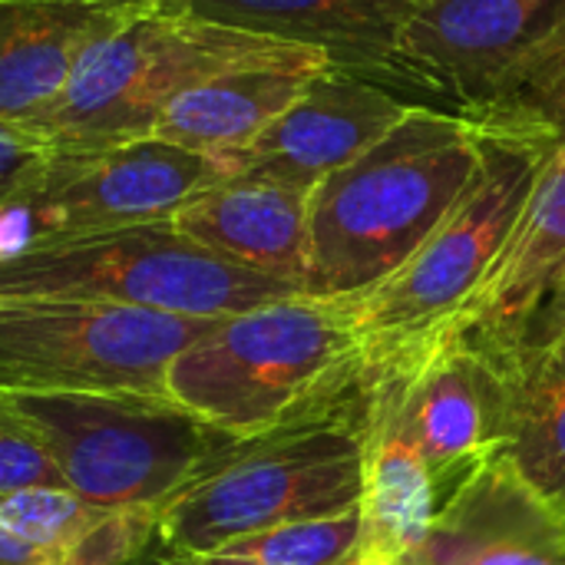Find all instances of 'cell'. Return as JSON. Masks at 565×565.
<instances>
[{
    "mask_svg": "<svg viewBox=\"0 0 565 565\" xmlns=\"http://www.w3.org/2000/svg\"><path fill=\"white\" fill-rule=\"evenodd\" d=\"M358 298L295 295L212 324L166 371V394L238 440L341 417L374 401Z\"/></svg>",
    "mask_w": 565,
    "mask_h": 565,
    "instance_id": "cell-1",
    "label": "cell"
},
{
    "mask_svg": "<svg viewBox=\"0 0 565 565\" xmlns=\"http://www.w3.org/2000/svg\"><path fill=\"white\" fill-rule=\"evenodd\" d=\"M480 162L470 116L414 103L381 142L308 192L305 295L358 298L391 278L463 199Z\"/></svg>",
    "mask_w": 565,
    "mask_h": 565,
    "instance_id": "cell-2",
    "label": "cell"
},
{
    "mask_svg": "<svg viewBox=\"0 0 565 565\" xmlns=\"http://www.w3.org/2000/svg\"><path fill=\"white\" fill-rule=\"evenodd\" d=\"M265 63H328V56L142 0L83 53L63 96L36 129L60 149L149 139L156 119L179 93Z\"/></svg>",
    "mask_w": 565,
    "mask_h": 565,
    "instance_id": "cell-3",
    "label": "cell"
},
{
    "mask_svg": "<svg viewBox=\"0 0 565 565\" xmlns=\"http://www.w3.org/2000/svg\"><path fill=\"white\" fill-rule=\"evenodd\" d=\"M66 490L93 507L162 510L242 440L166 394L0 391Z\"/></svg>",
    "mask_w": 565,
    "mask_h": 565,
    "instance_id": "cell-4",
    "label": "cell"
},
{
    "mask_svg": "<svg viewBox=\"0 0 565 565\" xmlns=\"http://www.w3.org/2000/svg\"><path fill=\"white\" fill-rule=\"evenodd\" d=\"M374 401L341 417L242 440L159 510L162 556H192L248 533L358 510Z\"/></svg>",
    "mask_w": 565,
    "mask_h": 565,
    "instance_id": "cell-5",
    "label": "cell"
},
{
    "mask_svg": "<svg viewBox=\"0 0 565 565\" xmlns=\"http://www.w3.org/2000/svg\"><path fill=\"white\" fill-rule=\"evenodd\" d=\"M480 126L483 162L434 235L377 288L358 295L364 358L391 367L447 328L503 255L550 146L510 126Z\"/></svg>",
    "mask_w": 565,
    "mask_h": 565,
    "instance_id": "cell-6",
    "label": "cell"
},
{
    "mask_svg": "<svg viewBox=\"0 0 565 565\" xmlns=\"http://www.w3.org/2000/svg\"><path fill=\"white\" fill-rule=\"evenodd\" d=\"M305 295L182 235L172 218L43 238L0 262V298H86L179 318H232Z\"/></svg>",
    "mask_w": 565,
    "mask_h": 565,
    "instance_id": "cell-7",
    "label": "cell"
},
{
    "mask_svg": "<svg viewBox=\"0 0 565 565\" xmlns=\"http://www.w3.org/2000/svg\"><path fill=\"white\" fill-rule=\"evenodd\" d=\"M212 324L113 301L0 298V391L166 394L169 364Z\"/></svg>",
    "mask_w": 565,
    "mask_h": 565,
    "instance_id": "cell-8",
    "label": "cell"
},
{
    "mask_svg": "<svg viewBox=\"0 0 565 565\" xmlns=\"http://www.w3.org/2000/svg\"><path fill=\"white\" fill-rule=\"evenodd\" d=\"M565 43V0H424L394 50V79L477 113Z\"/></svg>",
    "mask_w": 565,
    "mask_h": 565,
    "instance_id": "cell-9",
    "label": "cell"
},
{
    "mask_svg": "<svg viewBox=\"0 0 565 565\" xmlns=\"http://www.w3.org/2000/svg\"><path fill=\"white\" fill-rule=\"evenodd\" d=\"M222 179L228 172L218 159L149 136L103 149H60L13 202L30 218L33 242H43L172 218Z\"/></svg>",
    "mask_w": 565,
    "mask_h": 565,
    "instance_id": "cell-10",
    "label": "cell"
},
{
    "mask_svg": "<svg viewBox=\"0 0 565 565\" xmlns=\"http://www.w3.org/2000/svg\"><path fill=\"white\" fill-rule=\"evenodd\" d=\"M397 414L427 460L444 503L507 440L510 384L500 358L454 338L391 367Z\"/></svg>",
    "mask_w": 565,
    "mask_h": 565,
    "instance_id": "cell-11",
    "label": "cell"
},
{
    "mask_svg": "<svg viewBox=\"0 0 565 565\" xmlns=\"http://www.w3.org/2000/svg\"><path fill=\"white\" fill-rule=\"evenodd\" d=\"M414 103L384 83L324 66L248 149L225 159L228 175H252L311 192L321 179L344 169L381 142Z\"/></svg>",
    "mask_w": 565,
    "mask_h": 565,
    "instance_id": "cell-12",
    "label": "cell"
},
{
    "mask_svg": "<svg viewBox=\"0 0 565 565\" xmlns=\"http://www.w3.org/2000/svg\"><path fill=\"white\" fill-rule=\"evenodd\" d=\"M401 565H565V520L500 450L447 497Z\"/></svg>",
    "mask_w": 565,
    "mask_h": 565,
    "instance_id": "cell-13",
    "label": "cell"
},
{
    "mask_svg": "<svg viewBox=\"0 0 565 565\" xmlns=\"http://www.w3.org/2000/svg\"><path fill=\"white\" fill-rule=\"evenodd\" d=\"M565 265V149L553 146L526 199V209L497 258L493 271L470 298V305L437 334H430L411 358L434 344L463 338L493 358H507L546 291Z\"/></svg>",
    "mask_w": 565,
    "mask_h": 565,
    "instance_id": "cell-14",
    "label": "cell"
},
{
    "mask_svg": "<svg viewBox=\"0 0 565 565\" xmlns=\"http://www.w3.org/2000/svg\"><path fill=\"white\" fill-rule=\"evenodd\" d=\"M162 10L212 20L232 30L298 43L331 66L371 79H394V50L404 23L424 0H152Z\"/></svg>",
    "mask_w": 565,
    "mask_h": 565,
    "instance_id": "cell-15",
    "label": "cell"
},
{
    "mask_svg": "<svg viewBox=\"0 0 565 565\" xmlns=\"http://www.w3.org/2000/svg\"><path fill=\"white\" fill-rule=\"evenodd\" d=\"M142 0H0V119L36 126L83 53Z\"/></svg>",
    "mask_w": 565,
    "mask_h": 565,
    "instance_id": "cell-16",
    "label": "cell"
},
{
    "mask_svg": "<svg viewBox=\"0 0 565 565\" xmlns=\"http://www.w3.org/2000/svg\"><path fill=\"white\" fill-rule=\"evenodd\" d=\"M172 225L215 255L305 291L308 192L268 179L228 175L192 195L172 215Z\"/></svg>",
    "mask_w": 565,
    "mask_h": 565,
    "instance_id": "cell-17",
    "label": "cell"
},
{
    "mask_svg": "<svg viewBox=\"0 0 565 565\" xmlns=\"http://www.w3.org/2000/svg\"><path fill=\"white\" fill-rule=\"evenodd\" d=\"M444 493L401 424L394 371L384 367L364 457L358 565H401L430 533Z\"/></svg>",
    "mask_w": 565,
    "mask_h": 565,
    "instance_id": "cell-18",
    "label": "cell"
},
{
    "mask_svg": "<svg viewBox=\"0 0 565 565\" xmlns=\"http://www.w3.org/2000/svg\"><path fill=\"white\" fill-rule=\"evenodd\" d=\"M324 66L331 63H265L205 79L162 109L152 136L225 162L295 106L311 76Z\"/></svg>",
    "mask_w": 565,
    "mask_h": 565,
    "instance_id": "cell-19",
    "label": "cell"
},
{
    "mask_svg": "<svg viewBox=\"0 0 565 565\" xmlns=\"http://www.w3.org/2000/svg\"><path fill=\"white\" fill-rule=\"evenodd\" d=\"M500 361L510 384L503 457L565 520V331Z\"/></svg>",
    "mask_w": 565,
    "mask_h": 565,
    "instance_id": "cell-20",
    "label": "cell"
},
{
    "mask_svg": "<svg viewBox=\"0 0 565 565\" xmlns=\"http://www.w3.org/2000/svg\"><path fill=\"white\" fill-rule=\"evenodd\" d=\"M361 513L291 523L228 540L192 556H162L159 565H358Z\"/></svg>",
    "mask_w": 565,
    "mask_h": 565,
    "instance_id": "cell-21",
    "label": "cell"
},
{
    "mask_svg": "<svg viewBox=\"0 0 565 565\" xmlns=\"http://www.w3.org/2000/svg\"><path fill=\"white\" fill-rule=\"evenodd\" d=\"M463 116H470L473 122L523 129L543 139L550 149H565V43L543 63H536L530 73H523L490 106Z\"/></svg>",
    "mask_w": 565,
    "mask_h": 565,
    "instance_id": "cell-22",
    "label": "cell"
},
{
    "mask_svg": "<svg viewBox=\"0 0 565 565\" xmlns=\"http://www.w3.org/2000/svg\"><path fill=\"white\" fill-rule=\"evenodd\" d=\"M103 513L106 507H93L66 487H26L0 497V526L43 553L76 540Z\"/></svg>",
    "mask_w": 565,
    "mask_h": 565,
    "instance_id": "cell-23",
    "label": "cell"
},
{
    "mask_svg": "<svg viewBox=\"0 0 565 565\" xmlns=\"http://www.w3.org/2000/svg\"><path fill=\"white\" fill-rule=\"evenodd\" d=\"M159 510L113 507L76 540L43 553L40 565H136L156 543Z\"/></svg>",
    "mask_w": 565,
    "mask_h": 565,
    "instance_id": "cell-24",
    "label": "cell"
},
{
    "mask_svg": "<svg viewBox=\"0 0 565 565\" xmlns=\"http://www.w3.org/2000/svg\"><path fill=\"white\" fill-rule=\"evenodd\" d=\"M26 487H63V480L30 427L0 397V497Z\"/></svg>",
    "mask_w": 565,
    "mask_h": 565,
    "instance_id": "cell-25",
    "label": "cell"
},
{
    "mask_svg": "<svg viewBox=\"0 0 565 565\" xmlns=\"http://www.w3.org/2000/svg\"><path fill=\"white\" fill-rule=\"evenodd\" d=\"M60 146L30 122L0 119V205L20 199L53 162Z\"/></svg>",
    "mask_w": 565,
    "mask_h": 565,
    "instance_id": "cell-26",
    "label": "cell"
},
{
    "mask_svg": "<svg viewBox=\"0 0 565 565\" xmlns=\"http://www.w3.org/2000/svg\"><path fill=\"white\" fill-rule=\"evenodd\" d=\"M563 331H565V265L556 271V278L546 285V291L540 295V301H536V308H533V315H530V321H526V328H523V334H520V344H516L513 351H520V348H540V344H550V341H556Z\"/></svg>",
    "mask_w": 565,
    "mask_h": 565,
    "instance_id": "cell-27",
    "label": "cell"
},
{
    "mask_svg": "<svg viewBox=\"0 0 565 565\" xmlns=\"http://www.w3.org/2000/svg\"><path fill=\"white\" fill-rule=\"evenodd\" d=\"M43 563V550L23 543L20 536L7 533L0 526V565H40Z\"/></svg>",
    "mask_w": 565,
    "mask_h": 565,
    "instance_id": "cell-28",
    "label": "cell"
}]
</instances>
